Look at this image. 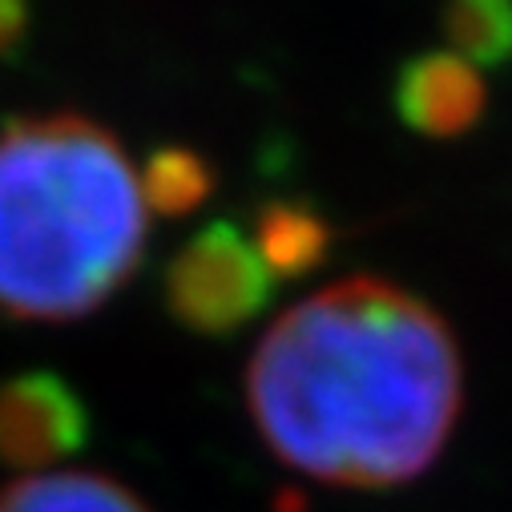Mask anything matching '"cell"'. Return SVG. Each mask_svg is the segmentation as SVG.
Instances as JSON below:
<instances>
[{
	"instance_id": "obj_1",
	"label": "cell",
	"mask_w": 512,
	"mask_h": 512,
	"mask_svg": "<svg viewBox=\"0 0 512 512\" xmlns=\"http://www.w3.org/2000/svg\"><path fill=\"white\" fill-rule=\"evenodd\" d=\"M246 408L279 464L339 488H396L448 448L464 363L432 303L351 275L271 323L246 363Z\"/></svg>"
},
{
	"instance_id": "obj_2",
	"label": "cell",
	"mask_w": 512,
	"mask_h": 512,
	"mask_svg": "<svg viewBox=\"0 0 512 512\" xmlns=\"http://www.w3.org/2000/svg\"><path fill=\"white\" fill-rule=\"evenodd\" d=\"M150 210L113 130L85 113L0 125V311L73 323L142 267Z\"/></svg>"
},
{
	"instance_id": "obj_3",
	"label": "cell",
	"mask_w": 512,
	"mask_h": 512,
	"mask_svg": "<svg viewBox=\"0 0 512 512\" xmlns=\"http://www.w3.org/2000/svg\"><path fill=\"white\" fill-rule=\"evenodd\" d=\"M279 279L254 250L250 230L214 218L194 230L166 267L170 319L202 339H222L254 323L275 299Z\"/></svg>"
},
{
	"instance_id": "obj_4",
	"label": "cell",
	"mask_w": 512,
	"mask_h": 512,
	"mask_svg": "<svg viewBox=\"0 0 512 512\" xmlns=\"http://www.w3.org/2000/svg\"><path fill=\"white\" fill-rule=\"evenodd\" d=\"M93 432L81 392L57 371H17L0 379V464L41 476L85 452Z\"/></svg>"
},
{
	"instance_id": "obj_5",
	"label": "cell",
	"mask_w": 512,
	"mask_h": 512,
	"mask_svg": "<svg viewBox=\"0 0 512 512\" xmlns=\"http://www.w3.org/2000/svg\"><path fill=\"white\" fill-rule=\"evenodd\" d=\"M396 117L412 134L432 142H452L476 130L488 109V85L480 69L460 61L448 49L416 53L396 73Z\"/></svg>"
},
{
	"instance_id": "obj_6",
	"label": "cell",
	"mask_w": 512,
	"mask_h": 512,
	"mask_svg": "<svg viewBox=\"0 0 512 512\" xmlns=\"http://www.w3.org/2000/svg\"><path fill=\"white\" fill-rule=\"evenodd\" d=\"M0 512H150V504L105 472H41L0 488Z\"/></svg>"
},
{
	"instance_id": "obj_7",
	"label": "cell",
	"mask_w": 512,
	"mask_h": 512,
	"mask_svg": "<svg viewBox=\"0 0 512 512\" xmlns=\"http://www.w3.org/2000/svg\"><path fill=\"white\" fill-rule=\"evenodd\" d=\"M254 250L263 254L267 271L283 279H299L315 271L331 254V226L303 202H267L254 214L250 230Z\"/></svg>"
},
{
	"instance_id": "obj_8",
	"label": "cell",
	"mask_w": 512,
	"mask_h": 512,
	"mask_svg": "<svg viewBox=\"0 0 512 512\" xmlns=\"http://www.w3.org/2000/svg\"><path fill=\"white\" fill-rule=\"evenodd\" d=\"M440 33L472 69L512 65V0H444Z\"/></svg>"
},
{
	"instance_id": "obj_9",
	"label": "cell",
	"mask_w": 512,
	"mask_h": 512,
	"mask_svg": "<svg viewBox=\"0 0 512 512\" xmlns=\"http://www.w3.org/2000/svg\"><path fill=\"white\" fill-rule=\"evenodd\" d=\"M138 186L150 214L182 218L214 194V166L190 146H162L138 170Z\"/></svg>"
},
{
	"instance_id": "obj_10",
	"label": "cell",
	"mask_w": 512,
	"mask_h": 512,
	"mask_svg": "<svg viewBox=\"0 0 512 512\" xmlns=\"http://www.w3.org/2000/svg\"><path fill=\"white\" fill-rule=\"evenodd\" d=\"M29 33V0H0V57L21 49Z\"/></svg>"
}]
</instances>
